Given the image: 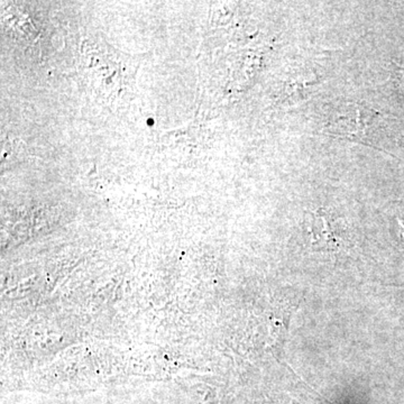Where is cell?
Listing matches in <instances>:
<instances>
[{
    "label": "cell",
    "mask_w": 404,
    "mask_h": 404,
    "mask_svg": "<svg viewBox=\"0 0 404 404\" xmlns=\"http://www.w3.org/2000/svg\"><path fill=\"white\" fill-rule=\"evenodd\" d=\"M330 221V216L322 210L310 214L309 230L311 242L322 251H337L341 244L339 233Z\"/></svg>",
    "instance_id": "6da1fadb"
},
{
    "label": "cell",
    "mask_w": 404,
    "mask_h": 404,
    "mask_svg": "<svg viewBox=\"0 0 404 404\" xmlns=\"http://www.w3.org/2000/svg\"><path fill=\"white\" fill-rule=\"evenodd\" d=\"M400 225V237H401L402 242H404V218L399 219Z\"/></svg>",
    "instance_id": "7a4b0ae2"
}]
</instances>
